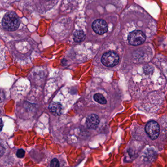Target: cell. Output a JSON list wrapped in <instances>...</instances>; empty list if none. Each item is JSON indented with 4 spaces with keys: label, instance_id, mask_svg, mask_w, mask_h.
Returning a JSON list of instances; mask_svg holds the SVG:
<instances>
[{
    "label": "cell",
    "instance_id": "obj_14",
    "mask_svg": "<svg viewBox=\"0 0 167 167\" xmlns=\"http://www.w3.org/2000/svg\"><path fill=\"white\" fill-rule=\"evenodd\" d=\"M3 127V123H2V120L0 118V131H1Z\"/></svg>",
    "mask_w": 167,
    "mask_h": 167
},
{
    "label": "cell",
    "instance_id": "obj_9",
    "mask_svg": "<svg viewBox=\"0 0 167 167\" xmlns=\"http://www.w3.org/2000/svg\"><path fill=\"white\" fill-rule=\"evenodd\" d=\"M6 62L5 48L0 42V70L4 68Z\"/></svg>",
    "mask_w": 167,
    "mask_h": 167
},
{
    "label": "cell",
    "instance_id": "obj_13",
    "mask_svg": "<svg viewBox=\"0 0 167 167\" xmlns=\"http://www.w3.org/2000/svg\"><path fill=\"white\" fill-rule=\"evenodd\" d=\"M4 101V95L0 92V102H2Z\"/></svg>",
    "mask_w": 167,
    "mask_h": 167
},
{
    "label": "cell",
    "instance_id": "obj_1",
    "mask_svg": "<svg viewBox=\"0 0 167 167\" xmlns=\"http://www.w3.org/2000/svg\"><path fill=\"white\" fill-rule=\"evenodd\" d=\"M21 24L20 18L15 12H7L4 15L2 21V25L5 30L15 31L18 29Z\"/></svg>",
    "mask_w": 167,
    "mask_h": 167
},
{
    "label": "cell",
    "instance_id": "obj_12",
    "mask_svg": "<svg viewBox=\"0 0 167 167\" xmlns=\"http://www.w3.org/2000/svg\"><path fill=\"white\" fill-rule=\"evenodd\" d=\"M25 151L23 149H19L17 152V156L19 158H23L25 155Z\"/></svg>",
    "mask_w": 167,
    "mask_h": 167
},
{
    "label": "cell",
    "instance_id": "obj_7",
    "mask_svg": "<svg viewBox=\"0 0 167 167\" xmlns=\"http://www.w3.org/2000/svg\"><path fill=\"white\" fill-rule=\"evenodd\" d=\"M49 109L51 112L56 115H60L61 114V105L59 102H53L49 106Z\"/></svg>",
    "mask_w": 167,
    "mask_h": 167
},
{
    "label": "cell",
    "instance_id": "obj_2",
    "mask_svg": "<svg viewBox=\"0 0 167 167\" xmlns=\"http://www.w3.org/2000/svg\"><path fill=\"white\" fill-rule=\"evenodd\" d=\"M101 61L103 65L108 67H112L118 64L119 57L116 52L110 51L103 55Z\"/></svg>",
    "mask_w": 167,
    "mask_h": 167
},
{
    "label": "cell",
    "instance_id": "obj_11",
    "mask_svg": "<svg viewBox=\"0 0 167 167\" xmlns=\"http://www.w3.org/2000/svg\"><path fill=\"white\" fill-rule=\"evenodd\" d=\"M51 167H60V164L57 159L54 158L51 160Z\"/></svg>",
    "mask_w": 167,
    "mask_h": 167
},
{
    "label": "cell",
    "instance_id": "obj_5",
    "mask_svg": "<svg viewBox=\"0 0 167 167\" xmlns=\"http://www.w3.org/2000/svg\"><path fill=\"white\" fill-rule=\"evenodd\" d=\"M92 27L94 31L98 34H103L108 30L107 22L103 19L95 20L92 24Z\"/></svg>",
    "mask_w": 167,
    "mask_h": 167
},
{
    "label": "cell",
    "instance_id": "obj_4",
    "mask_svg": "<svg viewBox=\"0 0 167 167\" xmlns=\"http://www.w3.org/2000/svg\"><path fill=\"white\" fill-rule=\"evenodd\" d=\"M145 130L152 139H156L158 138L160 132L159 124L155 121H150L146 125Z\"/></svg>",
    "mask_w": 167,
    "mask_h": 167
},
{
    "label": "cell",
    "instance_id": "obj_10",
    "mask_svg": "<svg viewBox=\"0 0 167 167\" xmlns=\"http://www.w3.org/2000/svg\"><path fill=\"white\" fill-rule=\"evenodd\" d=\"M94 100L98 103H100L102 105H105L107 103L106 99L102 94L97 93L95 94L94 96Z\"/></svg>",
    "mask_w": 167,
    "mask_h": 167
},
{
    "label": "cell",
    "instance_id": "obj_3",
    "mask_svg": "<svg viewBox=\"0 0 167 167\" xmlns=\"http://www.w3.org/2000/svg\"><path fill=\"white\" fill-rule=\"evenodd\" d=\"M128 41L133 46H138L143 44L146 40L145 34L141 30H134L130 33L128 37Z\"/></svg>",
    "mask_w": 167,
    "mask_h": 167
},
{
    "label": "cell",
    "instance_id": "obj_6",
    "mask_svg": "<svg viewBox=\"0 0 167 167\" xmlns=\"http://www.w3.org/2000/svg\"><path fill=\"white\" fill-rule=\"evenodd\" d=\"M99 118L96 114H91L88 116L86 119V124L88 128L90 129H95L98 127L99 124Z\"/></svg>",
    "mask_w": 167,
    "mask_h": 167
},
{
    "label": "cell",
    "instance_id": "obj_8",
    "mask_svg": "<svg viewBox=\"0 0 167 167\" xmlns=\"http://www.w3.org/2000/svg\"><path fill=\"white\" fill-rule=\"evenodd\" d=\"M86 35L83 30H76L73 34V39L75 42L79 43L85 39Z\"/></svg>",
    "mask_w": 167,
    "mask_h": 167
}]
</instances>
